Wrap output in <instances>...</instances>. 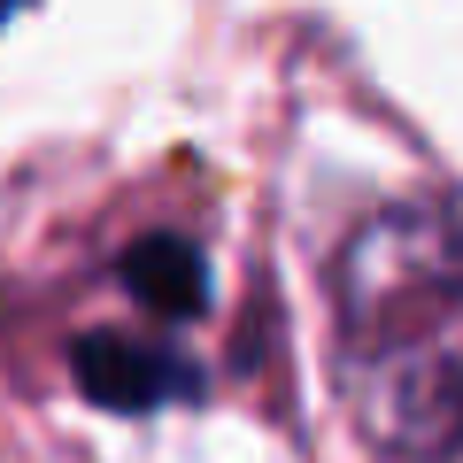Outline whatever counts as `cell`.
I'll return each instance as SVG.
<instances>
[{
    "label": "cell",
    "mask_w": 463,
    "mask_h": 463,
    "mask_svg": "<svg viewBox=\"0 0 463 463\" xmlns=\"http://www.w3.org/2000/svg\"><path fill=\"white\" fill-rule=\"evenodd\" d=\"M340 402L379 456L432 463L463 448V224L402 201L355 224L332 263Z\"/></svg>",
    "instance_id": "obj_1"
},
{
    "label": "cell",
    "mask_w": 463,
    "mask_h": 463,
    "mask_svg": "<svg viewBox=\"0 0 463 463\" xmlns=\"http://www.w3.org/2000/svg\"><path fill=\"white\" fill-rule=\"evenodd\" d=\"M70 379L78 394H93L100 410H163V402L194 394V355L155 325H85L70 340Z\"/></svg>",
    "instance_id": "obj_2"
}]
</instances>
